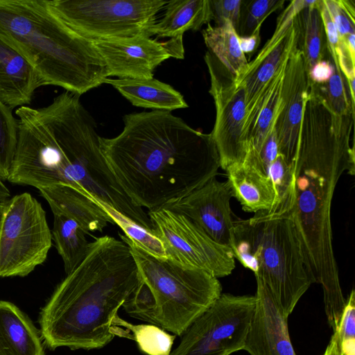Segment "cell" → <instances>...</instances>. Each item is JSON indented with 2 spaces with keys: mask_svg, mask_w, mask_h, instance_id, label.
I'll list each match as a JSON object with an SVG mask.
<instances>
[{
  "mask_svg": "<svg viewBox=\"0 0 355 355\" xmlns=\"http://www.w3.org/2000/svg\"><path fill=\"white\" fill-rule=\"evenodd\" d=\"M163 0H46L51 11L67 26L91 42L147 33Z\"/></svg>",
  "mask_w": 355,
  "mask_h": 355,
  "instance_id": "cell-7",
  "label": "cell"
},
{
  "mask_svg": "<svg viewBox=\"0 0 355 355\" xmlns=\"http://www.w3.org/2000/svg\"><path fill=\"white\" fill-rule=\"evenodd\" d=\"M113 334L136 342L146 355H170L176 336L153 324H134L118 315L112 322Z\"/></svg>",
  "mask_w": 355,
  "mask_h": 355,
  "instance_id": "cell-27",
  "label": "cell"
},
{
  "mask_svg": "<svg viewBox=\"0 0 355 355\" xmlns=\"http://www.w3.org/2000/svg\"><path fill=\"white\" fill-rule=\"evenodd\" d=\"M39 191L53 214H61L73 219L87 234L102 232L109 223L114 224L94 198L70 185L58 184Z\"/></svg>",
  "mask_w": 355,
  "mask_h": 355,
  "instance_id": "cell-18",
  "label": "cell"
},
{
  "mask_svg": "<svg viewBox=\"0 0 355 355\" xmlns=\"http://www.w3.org/2000/svg\"><path fill=\"white\" fill-rule=\"evenodd\" d=\"M285 0H242L240 17L236 28L239 36L253 34L266 19L277 10L282 8Z\"/></svg>",
  "mask_w": 355,
  "mask_h": 355,
  "instance_id": "cell-31",
  "label": "cell"
},
{
  "mask_svg": "<svg viewBox=\"0 0 355 355\" xmlns=\"http://www.w3.org/2000/svg\"><path fill=\"white\" fill-rule=\"evenodd\" d=\"M257 302L243 350L250 355H297L287 317L266 284L256 278Z\"/></svg>",
  "mask_w": 355,
  "mask_h": 355,
  "instance_id": "cell-16",
  "label": "cell"
},
{
  "mask_svg": "<svg viewBox=\"0 0 355 355\" xmlns=\"http://www.w3.org/2000/svg\"><path fill=\"white\" fill-rule=\"evenodd\" d=\"M241 3L242 0H209L211 20L216 22V25H220L225 19H228L236 29Z\"/></svg>",
  "mask_w": 355,
  "mask_h": 355,
  "instance_id": "cell-34",
  "label": "cell"
},
{
  "mask_svg": "<svg viewBox=\"0 0 355 355\" xmlns=\"http://www.w3.org/2000/svg\"><path fill=\"white\" fill-rule=\"evenodd\" d=\"M310 81L302 52L297 44L291 52L283 80L281 104L275 123L279 155L293 164L294 162Z\"/></svg>",
  "mask_w": 355,
  "mask_h": 355,
  "instance_id": "cell-15",
  "label": "cell"
},
{
  "mask_svg": "<svg viewBox=\"0 0 355 355\" xmlns=\"http://www.w3.org/2000/svg\"><path fill=\"white\" fill-rule=\"evenodd\" d=\"M209 51L239 83L248 69L249 62L243 53L236 30L228 19L220 25L210 23L202 31Z\"/></svg>",
  "mask_w": 355,
  "mask_h": 355,
  "instance_id": "cell-24",
  "label": "cell"
},
{
  "mask_svg": "<svg viewBox=\"0 0 355 355\" xmlns=\"http://www.w3.org/2000/svg\"><path fill=\"white\" fill-rule=\"evenodd\" d=\"M123 128L100 147L116 182L148 211L176 202L216 177L220 168L211 133L193 129L170 111L123 116Z\"/></svg>",
  "mask_w": 355,
  "mask_h": 355,
  "instance_id": "cell-2",
  "label": "cell"
},
{
  "mask_svg": "<svg viewBox=\"0 0 355 355\" xmlns=\"http://www.w3.org/2000/svg\"><path fill=\"white\" fill-rule=\"evenodd\" d=\"M267 175L272 183L276 195L275 204L270 212H290L293 203V164L279 155L268 167Z\"/></svg>",
  "mask_w": 355,
  "mask_h": 355,
  "instance_id": "cell-29",
  "label": "cell"
},
{
  "mask_svg": "<svg viewBox=\"0 0 355 355\" xmlns=\"http://www.w3.org/2000/svg\"><path fill=\"white\" fill-rule=\"evenodd\" d=\"M92 43L107 67L109 77L151 79L157 67L168 58H184L182 40L161 42L146 33Z\"/></svg>",
  "mask_w": 355,
  "mask_h": 355,
  "instance_id": "cell-12",
  "label": "cell"
},
{
  "mask_svg": "<svg viewBox=\"0 0 355 355\" xmlns=\"http://www.w3.org/2000/svg\"><path fill=\"white\" fill-rule=\"evenodd\" d=\"M232 197L227 182L214 177L164 208L184 215L214 241L231 248L234 230L230 204Z\"/></svg>",
  "mask_w": 355,
  "mask_h": 355,
  "instance_id": "cell-14",
  "label": "cell"
},
{
  "mask_svg": "<svg viewBox=\"0 0 355 355\" xmlns=\"http://www.w3.org/2000/svg\"><path fill=\"white\" fill-rule=\"evenodd\" d=\"M331 60L334 71L330 79L322 84L310 82L309 92L318 98L333 114L354 116V105L350 98L347 80L338 62Z\"/></svg>",
  "mask_w": 355,
  "mask_h": 355,
  "instance_id": "cell-28",
  "label": "cell"
},
{
  "mask_svg": "<svg viewBox=\"0 0 355 355\" xmlns=\"http://www.w3.org/2000/svg\"><path fill=\"white\" fill-rule=\"evenodd\" d=\"M163 17L148 30L152 37L182 40L187 31H198L211 20L209 0H173L166 4Z\"/></svg>",
  "mask_w": 355,
  "mask_h": 355,
  "instance_id": "cell-23",
  "label": "cell"
},
{
  "mask_svg": "<svg viewBox=\"0 0 355 355\" xmlns=\"http://www.w3.org/2000/svg\"><path fill=\"white\" fill-rule=\"evenodd\" d=\"M5 205H6V203H4V204L0 203V225H1V218H2Z\"/></svg>",
  "mask_w": 355,
  "mask_h": 355,
  "instance_id": "cell-41",
  "label": "cell"
},
{
  "mask_svg": "<svg viewBox=\"0 0 355 355\" xmlns=\"http://www.w3.org/2000/svg\"><path fill=\"white\" fill-rule=\"evenodd\" d=\"M51 245L40 202L29 193L10 198L0 225V277L27 276L45 261Z\"/></svg>",
  "mask_w": 355,
  "mask_h": 355,
  "instance_id": "cell-8",
  "label": "cell"
},
{
  "mask_svg": "<svg viewBox=\"0 0 355 355\" xmlns=\"http://www.w3.org/2000/svg\"><path fill=\"white\" fill-rule=\"evenodd\" d=\"M51 234L68 275L80 263L87 252L89 243L85 236L87 233L73 219L53 214Z\"/></svg>",
  "mask_w": 355,
  "mask_h": 355,
  "instance_id": "cell-26",
  "label": "cell"
},
{
  "mask_svg": "<svg viewBox=\"0 0 355 355\" xmlns=\"http://www.w3.org/2000/svg\"><path fill=\"white\" fill-rule=\"evenodd\" d=\"M318 0L301 10L295 17L297 31V48L302 52L307 72L318 62L325 60L329 53L328 44Z\"/></svg>",
  "mask_w": 355,
  "mask_h": 355,
  "instance_id": "cell-25",
  "label": "cell"
},
{
  "mask_svg": "<svg viewBox=\"0 0 355 355\" xmlns=\"http://www.w3.org/2000/svg\"><path fill=\"white\" fill-rule=\"evenodd\" d=\"M0 40L26 59L44 85L80 96L109 78L92 42L55 16L46 0H0Z\"/></svg>",
  "mask_w": 355,
  "mask_h": 355,
  "instance_id": "cell-4",
  "label": "cell"
},
{
  "mask_svg": "<svg viewBox=\"0 0 355 355\" xmlns=\"http://www.w3.org/2000/svg\"><path fill=\"white\" fill-rule=\"evenodd\" d=\"M10 199V191L3 180L0 178V203H6Z\"/></svg>",
  "mask_w": 355,
  "mask_h": 355,
  "instance_id": "cell-40",
  "label": "cell"
},
{
  "mask_svg": "<svg viewBox=\"0 0 355 355\" xmlns=\"http://www.w3.org/2000/svg\"><path fill=\"white\" fill-rule=\"evenodd\" d=\"M44 83L21 55L0 40V101L10 109L29 104Z\"/></svg>",
  "mask_w": 355,
  "mask_h": 355,
  "instance_id": "cell-19",
  "label": "cell"
},
{
  "mask_svg": "<svg viewBox=\"0 0 355 355\" xmlns=\"http://www.w3.org/2000/svg\"><path fill=\"white\" fill-rule=\"evenodd\" d=\"M147 214L167 258L216 278L232 273L235 258L230 248L214 241L188 218L171 209L162 207Z\"/></svg>",
  "mask_w": 355,
  "mask_h": 355,
  "instance_id": "cell-10",
  "label": "cell"
},
{
  "mask_svg": "<svg viewBox=\"0 0 355 355\" xmlns=\"http://www.w3.org/2000/svg\"><path fill=\"white\" fill-rule=\"evenodd\" d=\"M256 297L221 293L181 336L170 355H231L243 350Z\"/></svg>",
  "mask_w": 355,
  "mask_h": 355,
  "instance_id": "cell-9",
  "label": "cell"
},
{
  "mask_svg": "<svg viewBox=\"0 0 355 355\" xmlns=\"http://www.w3.org/2000/svg\"><path fill=\"white\" fill-rule=\"evenodd\" d=\"M354 119L333 114L309 93L293 162L290 214L308 270L322 287L331 327L338 323L346 303L333 249L331 209L342 174H354V148L349 144Z\"/></svg>",
  "mask_w": 355,
  "mask_h": 355,
  "instance_id": "cell-1",
  "label": "cell"
},
{
  "mask_svg": "<svg viewBox=\"0 0 355 355\" xmlns=\"http://www.w3.org/2000/svg\"><path fill=\"white\" fill-rule=\"evenodd\" d=\"M137 266L139 282L123 309L132 318L181 336L222 293L218 278L169 258L153 256L126 236Z\"/></svg>",
  "mask_w": 355,
  "mask_h": 355,
  "instance_id": "cell-5",
  "label": "cell"
},
{
  "mask_svg": "<svg viewBox=\"0 0 355 355\" xmlns=\"http://www.w3.org/2000/svg\"><path fill=\"white\" fill-rule=\"evenodd\" d=\"M0 355H45L40 330L15 304L0 300Z\"/></svg>",
  "mask_w": 355,
  "mask_h": 355,
  "instance_id": "cell-20",
  "label": "cell"
},
{
  "mask_svg": "<svg viewBox=\"0 0 355 355\" xmlns=\"http://www.w3.org/2000/svg\"><path fill=\"white\" fill-rule=\"evenodd\" d=\"M330 17L337 29L340 40L355 33V19L343 8L338 0H324Z\"/></svg>",
  "mask_w": 355,
  "mask_h": 355,
  "instance_id": "cell-35",
  "label": "cell"
},
{
  "mask_svg": "<svg viewBox=\"0 0 355 355\" xmlns=\"http://www.w3.org/2000/svg\"><path fill=\"white\" fill-rule=\"evenodd\" d=\"M321 355H340L337 343L332 336L324 353Z\"/></svg>",
  "mask_w": 355,
  "mask_h": 355,
  "instance_id": "cell-39",
  "label": "cell"
},
{
  "mask_svg": "<svg viewBox=\"0 0 355 355\" xmlns=\"http://www.w3.org/2000/svg\"><path fill=\"white\" fill-rule=\"evenodd\" d=\"M139 282L129 246L105 235L89 243L80 263L41 309L40 334L51 350L101 349L114 338L112 322Z\"/></svg>",
  "mask_w": 355,
  "mask_h": 355,
  "instance_id": "cell-3",
  "label": "cell"
},
{
  "mask_svg": "<svg viewBox=\"0 0 355 355\" xmlns=\"http://www.w3.org/2000/svg\"><path fill=\"white\" fill-rule=\"evenodd\" d=\"M104 83L112 85L136 107L170 112L188 107L183 96L178 91L170 85L155 78H107Z\"/></svg>",
  "mask_w": 355,
  "mask_h": 355,
  "instance_id": "cell-22",
  "label": "cell"
},
{
  "mask_svg": "<svg viewBox=\"0 0 355 355\" xmlns=\"http://www.w3.org/2000/svg\"><path fill=\"white\" fill-rule=\"evenodd\" d=\"M18 135L17 120L12 109L0 101V178L7 180L14 158Z\"/></svg>",
  "mask_w": 355,
  "mask_h": 355,
  "instance_id": "cell-32",
  "label": "cell"
},
{
  "mask_svg": "<svg viewBox=\"0 0 355 355\" xmlns=\"http://www.w3.org/2000/svg\"><path fill=\"white\" fill-rule=\"evenodd\" d=\"M334 71V65L329 51L325 60L315 63L308 71L309 81L315 84L326 83L330 79Z\"/></svg>",
  "mask_w": 355,
  "mask_h": 355,
  "instance_id": "cell-37",
  "label": "cell"
},
{
  "mask_svg": "<svg viewBox=\"0 0 355 355\" xmlns=\"http://www.w3.org/2000/svg\"><path fill=\"white\" fill-rule=\"evenodd\" d=\"M315 0H293L277 20L275 30L255 58L249 62L248 69L238 83L245 92L246 111L263 91L291 52L297 44L296 15Z\"/></svg>",
  "mask_w": 355,
  "mask_h": 355,
  "instance_id": "cell-13",
  "label": "cell"
},
{
  "mask_svg": "<svg viewBox=\"0 0 355 355\" xmlns=\"http://www.w3.org/2000/svg\"><path fill=\"white\" fill-rule=\"evenodd\" d=\"M260 30H257L249 36L239 35V44L245 55L248 54L251 56L258 49L261 42Z\"/></svg>",
  "mask_w": 355,
  "mask_h": 355,
  "instance_id": "cell-38",
  "label": "cell"
},
{
  "mask_svg": "<svg viewBox=\"0 0 355 355\" xmlns=\"http://www.w3.org/2000/svg\"><path fill=\"white\" fill-rule=\"evenodd\" d=\"M98 203L111 217L114 223L117 225L123 231L125 236L137 245L157 257H166L164 245L157 236L115 209L100 202Z\"/></svg>",
  "mask_w": 355,
  "mask_h": 355,
  "instance_id": "cell-30",
  "label": "cell"
},
{
  "mask_svg": "<svg viewBox=\"0 0 355 355\" xmlns=\"http://www.w3.org/2000/svg\"><path fill=\"white\" fill-rule=\"evenodd\" d=\"M340 355H355V291L352 290L346 300L340 321L333 331Z\"/></svg>",
  "mask_w": 355,
  "mask_h": 355,
  "instance_id": "cell-33",
  "label": "cell"
},
{
  "mask_svg": "<svg viewBox=\"0 0 355 355\" xmlns=\"http://www.w3.org/2000/svg\"><path fill=\"white\" fill-rule=\"evenodd\" d=\"M234 224V258L266 284L289 317L314 283L290 212L259 211Z\"/></svg>",
  "mask_w": 355,
  "mask_h": 355,
  "instance_id": "cell-6",
  "label": "cell"
},
{
  "mask_svg": "<svg viewBox=\"0 0 355 355\" xmlns=\"http://www.w3.org/2000/svg\"><path fill=\"white\" fill-rule=\"evenodd\" d=\"M232 197L247 212L270 211L276 201L270 178L252 166L243 163L226 171Z\"/></svg>",
  "mask_w": 355,
  "mask_h": 355,
  "instance_id": "cell-21",
  "label": "cell"
},
{
  "mask_svg": "<svg viewBox=\"0 0 355 355\" xmlns=\"http://www.w3.org/2000/svg\"><path fill=\"white\" fill-rule=\"evenodd\" d=\"M279 155L277 137L275 130L273 128L266 137L259 155L260 166L265 174L267 175L268 167Z\"/></svg>",
  "mask_w": 355,
  "mask_h": 355,
  "instance_id": "cell-36",
  "label": "cell"
},
{
  "mask_svg": "<svg viewBox=\"0 0 355 355\" xmlns=\"http://www.w3.org/2000/svg\"><path fill=\"white\" fill-rule=\"evenodd\" d=\"M210 76L209 94L216 108L211 132L224 171L242 164L246 156L244 126L246 116L244 87L209 52L205 57Z\"/></svg>",
  "mask_w": 355,
  "mask_h": 355,
  "instance_id": "cell-11",
  "label": "cell"
},
{
  "mask_svg": "<svg viewBox=\"0 0 355 355\" xmlns=\"http://www.w3.org/2000/svg\"><path fill=\"white\" fill-rule=\"evenodd\" d=\"M288 58L246 111L244 137L247 153L243 163L260 170L259 155L266 137L274 128L279 113Z\"/></svg>",
  "mask_w": 355,
  "mask_h": 355,
  "instance_id": "cell-17",
  "label": "cell"
}]
</instances>
